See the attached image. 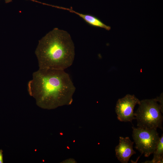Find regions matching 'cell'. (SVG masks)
<instances>
[{"mask_svg": "<svg viewBox=\"0 0 163 163\" xmlns=\"http://www.w3.org/2000/svg\"><path fill=\"white\" fill-rule=\"evenodd\" d=\"M27 89L37 106L51 109L69 104L75 88L64 70L39 68L33 73Z\"/></svg>", "mask_w": 163, "mask_h": 163, "instance_id": "1", "label": "cell"}, {"mask_svg": "<svg viewBox=\"0 0 163 163\" xmlns=\"http://www.w3.org/2000/svg\"><path fill=\"white\" fill-rule=\"evenodd\" d=\"M35 53L39 68L65 70L73 63L75 46L67 31L55 28L39 40Z\"/></svg>", "mask_w": 163, "mask_h": 163, "instance_id": "2", "label": "cell"}, {"mask_svg": "<svg viewBox=\"0 0 163 163\" xmlns=\"http://www.w3.org/2000/svg\"><path fill=\"white\" fill-rule=\"evenodd\" d=\"M156 98L140 101L139 106L135 113L137 126L144 129L159 128L162 130L163 111Z\"/></svg>", "mask_w": 163, "mask_h": 163, "instance_id": "3", "label": "cell"}, {"mask_svg": "<svg viewBox=\"0 0 163 163\" xmlns=\"http://www.w3.org/2000/svg\"><path fill=\"white\" fill-rule=\"evenodd\" d=\"M135 148L145 157H149L156 149L160 137L157 129L132 127Z\"/></svg>", "mask_w": 163, "mask_h": 163, "instance_id": "4", "label": "cell"}, {"mask_svg": "<svg viewBox=\"0 0 163 163\" xmlns=\"http://www.w3.org/2000/svg\"><path fill=\"white\" fill-rule=\"evenodd\" d=\"M140 103V101L134 95L127 94L119 99L115 107L118 120L121 122H132L133 120L135 119L134 107Z\"/></svg>", "mask_w": 163, "mask_h": 163, "instance_id": "5", "label": "cell"}, {"mask_svg": "<svg viewBox=\"0 0 163 163\" xmlns=\"http://www.w3.org/2000/svg\"><path fill=\"white\" fill-rule=\"evenodd\" d=\"M134 142L132 141L129 137H119V144L115 147L116 156L122 163H127L131 157L136 152L133 149Z\"/></svg>", "mask_w": 163, "mask_h": 163, "instance_id": "6", "label": "cell"}, {"mask_svg": "<svg viewBox=\"0 0 163 163\" xmlns=\"http://www.w3.org/2000/svg\"><path fill=\"white\" fill-rule=\"evenodd\" d=\"M51 6L58 8L67 10L71 12L77 14L82 18L87 24L93 27L104 28L107 30H109L111 29L110 26L105 24L98 18L94 16L78 13L74 11L72 8H68L57 6Z\"/></svg>", "mask_w": 163, "mask_h": 163, "instance_id": "7", "label": "cell"}, {"mask_svg": "<svg viewBox=\"0 0 163 163\" xmlns=\"http://www.w3.org/2000/svg\"><path fill=\"white\" fill-rule=\"evenodd\" d=\"M153 157L151 161H146L144 163H162L163 162V135L162 134L157 148L153 153Z\"/></svg>", "mask_w": 163, "mask_h": 163, "instance_id": "8", "label": "cell"}, {"mask_svg": "<svg viewBox=\"0 0 163 163\" xmlns=\"http://www.w3.org/2000/svg\"><path fill=\"white\" fill-rule=\"evenodd\" d=\"M156 99L157 101H158L160 103V105L161 107V110L162 111L163 110V94H161L159 97H158L156 98Z\"/></svg>", "mask_w": 163, "mask_h": 163, "instance_id": "9", "label": "cell"}, {"mask_svg": "<svg viewBox=\"0 0 163 163\" xmlns=\"http://www.w3.org/2000/svg\"><path fill=\"white\" fill-rule=\"evenodd\" d=\"M3 150L2 149H0V163H3Z\"/></svg>", "mask_w": 163, "mask_h": 163, "instance_id": "10", "label": "cell"}, {"mask_svg": "<svg viewBox=\"0 0 163 163\" xmlns=\"http://www.w3.org/2000/svg\"><path fill=\"white\" fill-rule=\"evenodd\" d=\"M6 3H8L12 2V0H5Z\"/></svg>", "mask_w": 163, "mask_h": 163, "instance_id": "11", "label": "cell"}, {"mask_svg": "<svg viewBox=\"0 0 163 163\" xmlns=\"http://www.w3.org/2000/svg\"><path fill=\"white\" fill-rule=\"evenodd\" d=\"M1 0H0V1Z\"/></svg>", "mask_w": 163, "mask_h": 163, "instance_id": "12", "label": "cell"}]
</instances>
